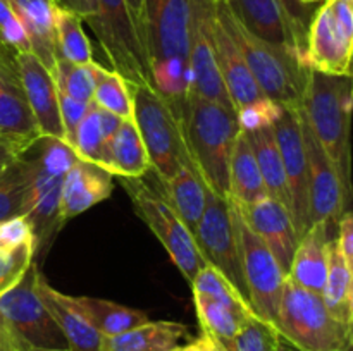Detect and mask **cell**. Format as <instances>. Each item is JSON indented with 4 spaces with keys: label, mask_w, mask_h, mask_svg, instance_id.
<instances>
[{
    "label": "cell",
    "mask_w": 353,
    "mask_h": 351,
    "mask_svg": "<svg viewBox=\"0 0 353 351\" xmlns=\"http://www.w3.org/2000/svg\"><path fill=\"white\" fill-rule=\"evenodd\" d=\"M37 241H30L14 250H0V296L12 289L33 265Z\"/></svg>",
    "instance_id": "60d3db41"
},
{
    "label": "cell",
    "mask_w": 353,
    "mask_h": 351,
    "mask_svg": "<svg viewBox=\"0 0 353 351\" xmlns=\"http://www.w3.org/2000/svg\"><path fill=\"white\" fill-rule=\"evenodd\" d=\"M30 160L33 164L30 196H28L26 219L33 227L37 244L50 237L59 224L62 182L76 155L62 140L41 136L30 148Z\"/></svg>",
    "instance_id": "52a82bcc"
},
{
    "label": "cell",
    "mask_w": 353,
    "mask_h": 351,
    "mask_svg": "<svg viewBox=\"0 0 353 351\" xmlns=\"http://www.w3.org/2000/svg\"><path fill=\"white\" fill-rule=\"evenodd\" d=\"M352 0H326L314 12L307 31V64L330 76H352Z\"/></svg>",
    "instance_id": "8fae6325"
},
{
    "label": "cell",
    "mask_w": 353,
    "mask_h": 351,
    "mask_svg": "<svg viewBox=\"0 0 353 351\" xmlns=\"http://www.w3.org/2000/svg\"><path fill=\"white\" fill-rule=\"evenodd\" d=\"M0 47H2V45H0Z\"/></svg>",
    "instance_id": "94428289"
},
{
    "label": "cell",
    "mask_w": 353,
    "mask_h": 351,
    "mask_svg": "<svg viewBox=\"0 0 353 351\" xmlns=\"http://www.w3.org/2000/svg\"><path fill=\"white\" fill-rule=\"evenodd\" d=\"M65 298L74 306L76 312L81 313L102 336H116V334L126 332L148 320L147 312L143 310L119 305L109 299L69 295H65Z\"/></svg>",
    "instance_id": "f546056e"
},
{
    "label": "cell",
    "mask_w": 353,
    "mask_h": 351,
    "mask_svg": "<svg viewBox=\"0 0 353 351\" xmlns=\"http://www.w3.org/2000/svg\"><path fill=\"white\" fill-rule=\"evenodd\" d=\"M103 133L100 127L99 119V107L95 103H90L88 110H86L85 117L79 123L78 131L74 136V145H72V153L78 158L85 162H92V164L99 165L100 151H102L103 145Z\"/></svg>",
    "instance_id": "ab89813d"
},
{
    "label": "cell",
    "mask_w": 353,
    "mask_h": 351,
    "mask_svg": "<svg viewBox=\"0 0 353 351\" xmlns=\"http://www.w3.org/2000/svg\"><path fill=\"white\" fill-rule=\"evenodd\" d=\"M238 23L259 40L296 52L307 61V33L292 21L279 0H224Z\"/></svg>",
    "instance_id": "e0dca14e"
},
{
    "label": "cell",
    "mask_w": 353,
    "mask_h": 351,
    "mask_svg": "<svg viewBox=\"0 0 353 351\" xmlns=\"http://www.w3.org/2000/svg\"><path fill=\"white\" fill-rule=\"evenodd\" d=\"M193 237L203 262L226 275L234 288L248 299L230 200L221 198L207 188L205 209Z\"/></svg>",
    "instance_id": "5bb4252c"
},
{
    "label": "cell",
    "mask_w": 353,
    "mask_h": 351,
    "mask_svg": "<svg viewBox=\"0 0 353 351\" xmlns=\"http://www.w3.org/2000/svg\"><path fill=\"white\" fill-rule=\"evenodd\" d=\"M272 127L285 167L290 193V212L296 233L302 237L312 222H310L309 203V164H307L299 110L279 105L278 114L272 120Z\"/></svg>",
    "instance_id": "9a60e30c"
},
{
    "label": "cell",
    "mask_w": 353,
    "mask_h": 351,
    "mask_svg": "<svg viewBox=\"0 0 353 351\" xmlns=\"http://www.w3.org/2000/svg\"><path fill=\"white\" fill-rule=\"evenodd\" d=\"M274 326L296 351H352V327L334 319L319 295L296 286L288 275Z\"/></svg>",
    "instance_id": "5b68a950"
},
{
    "label": "cell",
    "mask_w": 353,
    "mask_h": 351,
    "mask_svg": "<svg viewBox=\"0 0 353 351\" xmlns=\"http://www.w3.org/2000/svg\"><path fill=\"white\" fill-rule=\"evenodd\" d=\"M86 23L114 65L112 71L119 72L128 85L154 88L147 54L126 0H97L95 16Z\"/></svg>",
    "instance_id": "9c48e42d"
},
{
    "label": "cell",
    "mask_w": 353,
    "mask_h": 351,
    "mask_svg": "<svg viewBox=\"0 0 353 351\" xmlns=\"http://www.w3.org/2000/svg\"><path fill=\"white\" fill-rule=\"evenodd\" d=\"M130 89L133 119L147 150L150 171L165 181L174 178L185 165L195 167L185 131L164 98L152 86L130 85Z\"/></svg>",
    "instance_id": "8992f818"
},
{
    "label": "cell",
    "mask_w": 353,
    "mask_h": 351,
    "mask_svg": "<svg viewBox=\"0 0 353 351\" xmlns=\"http://www.w3.org/2000/svg\"><path fill=\"white\" fill-rule=\"evenodd\" d=\"M128 9H130L131 17H133V23L137 26L138 34L141 38V30H143V0H126ZM143 43V40H141Z\"/></svg>",
    "instance_id": "816d5d0a"
},
{
    "label": "cell",
    "mask_w": 353,
    "mask_h": 351,
    "mask_svg": "<svg viewBox=\"0 0 353 351\" xmlns=\"http://www.w3.org/2000/svg\"><path fill=\"white\" fill-rule=\"evenodd\" d=\"M7 339H9V337H7ZM10 348H12V351H69L68 348H62V350H40V348H16L12 346V344H10Z\"/></svg>",
    "instance_id": "6f0895ef"
},
{
    "label": "cell",
    "mask_w": 353,
    "mask_h": 351,
    "mask_svg": "<svg viewBox=\"0 0 353 351\" xmlns=\"http://www.w3.org/2000/svg\"><path fill=\"white\" fill-rule=\"evenodd\" d=\"M216 10L217 19L243 55L265 98L288 109H302L310 74L305 58L296 52L276 47L248 33L224 0H217Z\"/></svg>",
    "instance_id": "7a4b0ae2"
},
{
    "label": "cell",
    "mask_w": 353,
    "mask_h": 351,
    "mask_svg": "<svg viewBox=\"0 0 353 351\" xmlns=\"http://www.w3.org/2000/svg\"><path fill=\"white\" fill-rule=\"evenodd\" d=\"M90 103L78 102V100L71 98V96L59 92V110H61L62 129H64V143L68 145L69 148H72V145H74L76 131H78L79 123H81L83 117H85Z\"/></svg>",
    "instance_id": "7bdbcfd3"
},
{
    "label": "cell",
    "mask_w": 353,
    "mask_h": 351,
    "mask_svg": "<svg viewBox=\"0 0 353 351\" xmlns=\"http://www.w3.org/2000/svg\"><path fill=\"white\" fill-rule=\"evenodd\" d=\"M279 351H296L295 350V348H292V346H290V344H283V346H281V350H279Z\"/></svg>",
    "instance_id": "91938a15"
},
{
    "label": "cell",
    "mask_w": 353,
    "mask_h": 351,
    "mask_svg": "<svg viewBox=\"0 0 353 351\" xmlns=\"http://www.w3.org/2000/svg\"><path fill=\"white\" fill-rule=\"evenodd\" d=\"M172 351H207V336L202 334V336L190 341V343L179 344V346H176Z\"/></svg>",
    "instance_id": "db71d44e"
},
{
    "label": "cell",
    "mask_w": 353,
    "mask_h": 351,
    "mask_svg": "<svg viewBox=\"0 0 353 351\" xmlns=\"http://www.w3.org/2000/svg\"><path fill=\"white\" fill-rule=\"evenodd\" d=\"M245 133L250 140L265 191L290 210L288 184H286L285 167H283V158L279 153L278 141H276L274 127L272 124H264V126L245 131Z\"/></svg>",
    "instance_id": "4dcf8cb0"
},
{
    "label": "cell",
    "mask_w": 353,
    "mask_h": 351,
    "mask_svg": "<svg viewBox=\"0 0 353 351\" xmlns=\"http://www.w3.org/2000/svg\"><path fill=\"white\" fill-rule=\"evenodd\" d=\"M216 61L223 85L236 112L265 98L250 69L247 67L243 55L240 54L219 19L216 21Z\"/></svg>",
    "instance_id": "7402d4cb"
},
{
    "label": "cell",
    "mask_w": 353,
    "mask_h": 351,
    "mask_svg": "<svg viewBox=\"0 0 353 351\" xmlns=\"http://www.w3.org/2000/svg\"><path fill=\"white\" fill-rule=\"evenodd\" d=\"M121 181L130 195L137 215L150 227L186 281L192 282L205 262L200 257L195 237L192 236L188 227L183 224L162 191L154 189L141 178Z\"/></svg>",
    "instance_id": "ba28073f"
},
{
    "label": "cell",
    "mask_w": 353,
    "mask_h": 351,
    "mask_svg": "<svg viewBox=\"0 0 353 351\" xmlns=\"http://www.w3.org/2000/svg\"><path fill=\"white\" fill-rule=\"evenodd\" d=\"M302 109L314 136L350 189V78L310 69Z\"/></svg>",
    "instance_id": "277c9868"
},
{
    "label": "cell",
    "mask_w": 353,
    "mask_h": 351,
    "mask_svg": "<svg viewBox=\"0 0 353 351\" xmlns=\"http://www.w3.org/2000/svg\"><path fill=\"white\" fill-rule=\"evenodd\" d=\"M93 103L100 109L116 114L121 119L133 117V98H131L130 85L119 72L103 69L102 65L97 76Z\"/></svg>",
    "instance_id": "8d00e7d4"
},
{
    "label": "cell",
    "mask_w": 353,
    "mask_h": 351,
    "mask_svg": "<svg viewBox=\"0 0 353 351\" xmlns=\"http://www.w3.org/2000/svg\"><path fill=\"white\" fill-rule=\"evenodd\" d=\"M30 241H37L30 220L24 215L0 220V250H14Z\"/></svg>",
    "instance_id": "ee69618b"
},
{
    "label": "cell",
    "mask_w": 353,
    "mask_h": 351,
    "mask_svg": "<svg viewBox=\"0 0 353 351\" xmlns=\"http://www.w3.org/2000/svg\"><path fill=\"white\" fill-rule=\"evenodd\" d=\"M37 272L31 265L14 288L0 296V323L12 346L62 350L68 343L34 291Z\"/></svg>",
    "instance_id": "30bf717a"
},
{
    "label": "cell",
    "mask_w": 353,
    "mask_h": 351,
    "mask_svg": "<svg viewBox=\"0 0 353 351\" xmlns=\"http://www.w3.org/2000/svg\"><path fill=\"white\" fill-rule=\"evenodd\" d=\"M10 74H17L16 64H14V54L7 48L0 47V78Z\"/></svg>",
    "instance_id": "f5cc1de1"
},
{
    "label": "cell",
    "mask_w": 353,
    "mask_h": 351,
    "mask_svg": "<svg viewBox=\"0 0 353 351\" xmlns=\"http://www.w3.org/2000/svg\"><path fill=\"white\" fill-rule=\"evenodd\" d=\"M264 181L252 150L250 140L243 129L238 131L230 160V202L245 206L265 198Z\"/></svg>",
    "instance_id": "83f0119b"
},
{
    "label": "cell",
    "mask_w": 353,
    "mask_h": 351,
    "mask_svg": "<svg viewBox=\"0 0 353 351\" xmlns=\"http://www.w3.org/2000/svg\"><path fill=\"white\" fill-rule=\"evenodd\" d=\"M205 336H207V334H205ZM207 351H228V350L223 346V344L219 343V341H216L214 337L207 336Z\"/></svg>",
    "instance_id": "11a10c76"
},
{
    "label": "cell",
    "mask_w": 353,
    "mask_h": 351,
    "mask_svg": "<svg viewBox=\"0 0 353 351\" xmlns=\"http://www.w3.org/2000/svg\"><path fill=\"white\" fill-rule=\"evenodd\" d=\"M99 119H100V127H102V133H103V140H110V138L116 134V131L119 129L121 123H123V119H121L119 116H116V114L109 112V110H103L99 107Z\"/></svg>",
    "instance_id": "681fc988"
},
{
    "label": "cell",
    "mask_w": 353,
    "mask_h": 351,
    "mask_svg": "<svg viewBox=\"0 0 353 351\" xmlns=\"http://www.w3.org/2000/svg\"><path fill=\"white\" fill-rule=\"evenodd\" d=\"M192 291L199 292V295L210 296V298H216L219 301L228 303V305L252 308L250 301L234 288L233 282L209 264H205L196 272V275L192 281Z\"/></svg>",
    "instance_id": "f35d334b"
},
{
    "label": "cell",
    "mask_w": 353,
    "mask_h": 351,
    "mask_svg": "<svg viewBox=\"0 0 353 351\" xmlns=\"http://www.w3.org/2000/svg\"><path fill=\"white\" fill-rule=\"evenodd\" d=\"M321 298L334 319L353 327V268L341 257L334 240L327 243V277Z\"/></svg>",
    "instance_id": "1f68e13d"
},
{
    "label": "cell",
    "mask_w": 353,
    "mask_h": 351,
    "mask_svg": "<svg viewBox=\"0 0 353 351\" xmlns=\"http://www.w3.org/2000/svg\"><path fill=\"white\" fill-rule=\"evenodd\" d=\"M99 165L121 179L143 178L150 171L147 150L133 117L123 119L116 134L103 141Z\"/></svg>",
    "instance_id": "cb8c5ba5"
},
{
    "label": "cell",
    "mask_w": 353,
    "mask_h": 351,
    "mask_svg": "<svg viewBox=\"0 0 353 351\" xmlns=\"http://www.w3.org/2000/svg\"><path fill=\"white\" fill-rule=\"evenodd\" d=\"M99 69L100 65L97 62L74 64V62H69L68 58L57 55L54 67V79L57 89L64 95L78 100V102H93Z\"/></svg>",
    "instance_id": "d590c367"
},
{
    "label": "cell",
    "mask_w": 353,
    "mask_h": 351,
    "mask_svg": "<svg viewBox=\"0 0 353 351\" xmlns=\"http://www.w3.org/2000/svg\"><path fill=\"white\" fill-rule=\"evenodd\" d=\"M190 337L185 323L172 320H147L126 332L102 337V351H172Z\"/></svg>",
    "instance_id": "4316f807"
},
{
    "label": "cell",
    "mask_w": 353,
    "mask_h": 351,
    "mask_svg": "<svg viewBox=\"0 0 353 351\" xmlns=\"http://www.w3.org/2000/svg\"><path fill=\"white\" fill-rule=\"evenodd\" d=\"M338 236L334 240L338 251L353 268V215L352 212H343L338 219Z\"/></svg>",
    "instance_id": "bcb514c9"
},
{
    "label": "cell",
    "mask_w": 353,
    "mask_h": 351,
    "mask_svg": "<svg viewBox=\"0 0 353 351\" xmlns=\"http://www.w3.org/2000/svg\"><path fill=\"white\" fill-rule=\"evenodd\" d=\"M231 212H233L241 268H243L250 305L259 317L274 323L286 274L264 241L245 224L233 203H231Z\"/></svg>",
    "instance_id": "7c38bea8"
},
{
    "label": "cell",
    "mask_w": 353,
    "mask_h": 351,
    "mask_svg": "<svg viewBox=\"0 0 353 351\" xmlns=\"http://www.w3.org/2000/svg\"><path fill=\"white\" fill-rule=\"evenodd\" d=\"M285 344L281 334L269 320L257 313L248 317L233 337L228 351H279Z\"/></svg>",
    "instance_id": "74e56055"
},
{
    "label": "cell",
    "mask_w": 353,
    "mask_h": 351,
    "mask_svg": "<svg viewBox=\"0 0 353 351\" xmlns=\"http://www.w3.org/2000/svg\"><path fill=\"white\" fill-rule=\"evenodd\" d=\"M193 301H195L196 317H199L202 332L219 341L224 348L230 346L245 320L255 313L252 308L228 305V303L199 295V292H193Z\"/></svg>",
    "instance_id": "d6a6232c"
},
{
    "label": "cell",
    "mask_w": 353,
    "mask_h": 351,
    "mask_svg": "<svg viewBox=\"0 0 353 351\" xmlns=\"http://www.w3.org/2000/svg\"><path fill=\"white\" fill-rule=\"evenodd\" d=\"M0 351H12V348H10V343H9V339H7V334H6V330H3L2 323H0Z\"/></svg>",
    "instance_id": "9f6ffc18"
},
{
    "label": "cell",
    "mask_w": 353,
    "mask_h": 351,
    "mask_svg": "<svg viewBox=\"0 0 353 351\" xmlns=\"http://www.w3.org/2000/svg\"><path fill=\"white\" fill-rule=\"evenodd\" d=\"M55 50L57 55L68 58L74 64H90L93 62L92 45L83 30V19L69 10L55 7Z\"/></svg>",
    "instance_id": "e575fe53"
},
{
    "label": "cell",
    "mask_w": 353,
    "mask_h": 351,
    "mask_svg": "<svg viewBox=\"0 0 353 351\" xmlns=\"http://www.w3.org/2000/svg\"><path fill=\"white\" fill-rule=\"evenodd\" d=\"M217 0H192L190 10V92L199 98L209 100L234 110L230 95L221 79L216 61ZM236 112V110H234Z\"/></svg>",
    "instance_id": "4fadbf2b"
},
{
    "label": "cell",
    "mask_w": 353,
    "mask_h": 351,
    "mask_svg": "<svg viewBox=\"0 0 353 351\" xmlns=\"http://www.w3.org/2000/svg\"><path fill=\"white\" fill-rule=\"evenodd\" d=\"M114 176L100 165L76 158L62 182L59 224L61 227L72 217L92 209L112 195Z\"/></svg>",
    "instance_id": "ffe728a7"
},
{
    "label": "cell",
    "mask_w": 353,
    "mask_h": 351,
    "mask_svg": "<svg viewBox=\"0 0 353 351\" xmlns=\"http://www.w3.org/2000/svg\"><path fill=\"white\" fill-rule=\"evenodd\" d=\"M162 184V195L171 203L174 212L193 236L202 219L207 198V186L200 178L199 171L193 165H185L174 178L165 179Z\"/></svg>",
    "instance_id": "f1b7e54d"
},
{
    "label": "cell",
    "mask_w": 353,
    "mask_h": 351,
    "mask_svg": "<svg viewBox=\"0 0 353 351\" xmlns=\"http://www.w3.org/2000/svg\"><path fill=\"white\" fill-rule=\"evenodd\" d=\"M234 206L238 209L245 224L264 241L265 246L271 250V253L278 260L279 267L288 275L293 255H295L300 241L290 210L272 196H265V198L250 203V205Z\"/></svg>",
    "instance_id": "d6986e66"
},
{
    "label": "cell",
    "mask_w": 353,
    "mask_h": 351,
    "mask_svg": "<svg viewBox=\"0 0 353 351\" xmlns=\"http://www.w3.org/2000/svg\"><path fill=\"white\" fill-rule=\"evenodd\" d=\"M240 131L236 112L188 95L185 136L193 164L207 188L230 200V160Z\"/></svg>",
    "instance_id": "3957f363"
},
{
    "label": "cell",
    "mask_w": 353,
    "mask_h": 351,
    "mask_svg": "<svg viewBox=\"0 0 353 351\" xmlns=\"http://www.w3.org/2000/svg\"><path fill=\"white\" fill-rule=\"evenodd\" d=\"M10 9L23 24L24 31L30 40L31 54L54 74L55 57V28L54 0H7Z\"/></svg>",
    "instance_id": "484cf974"
},
{
    "label": "cell",
    "mask_w": 353,
    "mask_h": 351,
    "mask_svg": "<svg viewBox=\"0 0 353 351\" xmlns=\"http://www.w3.org/2000/svg\"><path fill=\"white\" fill-rule=\"evenodd\" d=\"M299 116L303 145H305L307 164H309L310 222H338L341 213L345 212L350 189L347 188L331 158L314 136L303 109H299Z\"/></svg>",
    "instance_id": "2e32d148"
},
{
    "label": "cell",
    "mask_w": 353,
    "mask_h": 351,
    "mask_svg": "<svg viewBox=\"0 0 353 351\" xmlns=\"http://www.w3.org/2000/svg\"><path fill=\"white\" fill-rule=\"evenodd\" d=\"M23 153L24 151L21 150L17 145L10 143V141H6V140H0V171H2L6 165H9L14 158H17Z\"/></svg>",
    "instance_id": "f907efd6"
},
{
    "label": "cell",
    "mask_w": 353,
    "mask_h": 351,
    "mask_svg": "<svg viewBox=\"0 0 353 351\" xmlns=\"http://www.w3.org/2000/svg\"><path fill=\"white\" fill-rule=\"evenodd\" d=\"M278 110H279L278 103L271 102L269 98H264L261 100V102L252 103V105L238 110L236 117H238V124H240V129L250 131L259 126H264V124H272Z\"/></svg>",
    "instance_id": "f6af8a7d"
},
{
    "label": "cell",
    "mask_w": 353,
    "mask_h": 351,
    "mask_svg": "<svg viewBox=\"0 0 353 351\" xmlns=\"http://www.w3.org/2000/svg\"><path fill=\"white\" fill-rule=\"evenodd\" d=\"M192 0H143V40L154 89L172 110L183 131L190 92Z\"/></svg>",
    "instance_id": "6da1fadb"
},
{
    "label": "cell",
    "mask_w": 353,
    "mask_h": 351,
    "mask_svg": "<svg viewBox=\"0 0 353 351\" xmlns=\"http://www.w3.org/2000/svg\"><path fill=\"white\" fill-rule=\"evenodd\" d=\"M302 3H307V6H314V3H319V2H326V0H300Z\"/></svg>",
    "instance_id": "680465c9"
},
{
    "label": "cell",
    "mask_w": 353,
    "mask_h": 351,
    "mask_svg": "<svg viewBox=\"0 0 353 351\" xmlns=\"http://www.w3.org/2000/svg\"><path fill=\"white\" fill-rule=\"evenodd\" d=\"M33 164L24 151L0 171V220L26 215Z\"/></svg>",
    "instance_id": "836d02e7"
},
{
    "label": "cell",
    "mask_w": 353,
    "mask_h": 351,
    "mask_svg": "<svg viewBox=\"0 0 353 351\" xmlns=\"http://www.w3.org/2000/svg\"><path fill=\"white\" fill-rule=\"evenodd\" d=\"M285 7V10L288 12V16L292 17L293 23L307 33L310 26V21L314 17V9L312 6H307V3H302L300 0H279Z\"/></svg>",
    "instance_id": "7dc6e473"
},
{
    "label": "cell",
    "mask_w": 353,
    "mask_h": 351,
    "mask_svg": "<svg viewBox=\"0 0 353 351\" xmlns=\"http://www.w3.org/2000/svg\"><path fill=\"white\" fill-rule=\"evenodd\" d=\"M54 2L57 7L76 14L83 21H88L97 12V0H54Z\"/></svg>",
    "instance_id": "c3c4849f"
},
{
    "label": "cell",
    "mask_w": 353,
    "mask_h": 351,
    "mask_svg": "<svg viewBox=\"0 0 353 351\" xmlns=\"http://www.w3.org/2000/svg\"><path fill=\"white\" fill-rule=\"evenodd\" d=\"M330 224L316 222L300 237L290 265L288 277L300 288L323 295L327 277V243Z\"/></svg>",
    "instance_id": "d4e9b609"
},
{
    "label": "cell",
    "mask_w": 353,
    "mask_h": 351,
    "mask_svg": "<svg viewBox=\"0 0 353 351\" xmlns=\"http://www.w3.org/2000/svg\"><path fill=\"white\" fill-rule=\"evenodd\" d=\"M34 291L61 329L69 351H102V334L74 310L65 295L52 288L47 279L37 272Z\"/></svg>",
    "instance_id": "44dd1931"
},
{
    "label": "cell",
    "mask_w": 353,
    "mask_h": 351,
    "mask_svg": "<svg viewBox=\"0 0 353 351\" xmlns=\"http://www.w3.org/2000/svg\"><path fill=\"white\" fill-rule=\"evenodd\" d=\"M0 45L12 54L31 52L26 31L7 0H0Z\"/></svg>",
    "instance_id": "b9f144b4"
},
{
    "label": "cell",
    "mask_w": 353,
    "mask_h": 351,
    "mask_svg": "<svg viewBox=\"0 0 353 351\" xmlns=\"http://www.w3.org/2000/svg\"><path fill=\"white\" fill-rule=\"evenodd\" d=\"M40 136L19 76L0 78V140L10 141L26 151Z\"/></svg>",
    "instance_id": "603a6c76"
},
{
    "label": "cell",
    "mask_w": 353,
    "mask_h": 351,
    "mask_svg": "<svg viewBox=\"0 0 353 351\" xmlns=\"http://www.w3.org/2000/svg\"><path fill=\"white\" fill-rule=\"evenodd\" d=\"M14 64L40 136L64 141L59 92L54 74L31 52L14 54Z\"/></svg>",
    "instance_id": "ac0fdd59"
}]
</instances>
